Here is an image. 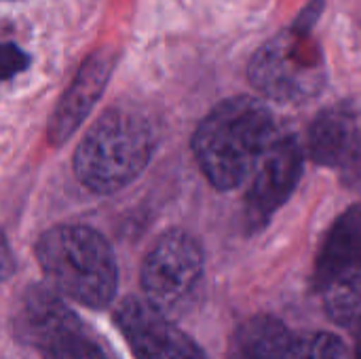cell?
<instances>
[{
    "mask_svg": "<svg viewBox=\"0 0 361 359\" xmlns=\"http://www.w3.org/2000/svg\"><path fill=\"white\" fill-rule=\"evenodd\" d=\"M275 140L273 114L264 102L237 95L220 102L192 138L195 157L218 190H233L258 169Z\"/></svg>",
    "mask_w": 361,
    "mask_h": 359,
    "instance_id": "6da1fadb",
    "label": "cell"
},
{
    "mask_svg": "<svg viewBox=\"0 0 361 359\" xmlns=\"http://www.w3.org/2000/svg\"><path fill=\"white\" fill-rule=\"evenodd\" d=\"M38 264L59 294L91 307H106L118 286V267L110 243L80 224L53 226L36 243Z\"/></svg>",
    "mask_w": 361,
    "mask_h": 359,
    "instance_id": "7a4b0ae2",
    "label": "cell"
},
{
    "mask_svg": "<svg viewBox=\"0 0 361 359\" xmlns=\"http://www.w3.org/2000/svg\"><path fill=\"white\" fill-rule=\"evenodd\" d=\"M154 150V127L135 108H108L85 133L74 154L78 180L95 193H114L133 182Z\"/></svg>",
    "mask_w": 361,
    "mask_h": 359,
    "instance_id": "3957f363",
    "label": "cell"
},
{
    "mask_svg": "<svg viewBox=\"0 0 361 359\" xmlns=\"http://www.w3.org/2000/svg\"><path fill=\"white\" fill-rule=\"evenodd\" d=\"M322 8L315 0L292 28L267 40L250 61V80L269 99L302 104L322 93L326 85V61L311 28Z\"/></svg>",
    "mask_w": 361,
    "mask_h": 359,
    "instance_id": "277c9868",
    "label": "cell"
},
{
    "mask_svg": "<svg viewBox=\"0 0 361 359\" xmlns=\"http://www.w3.org/2000/svg\"><path fill=\"white\" fill-rule=\"evenodd\" d=\"M203 250L184 231L165 233L142 264L146 298L167 315L180 309L203 277Z\"/></svg>",
    "mask_w": 361,
    "mask_h": 359,
    "instance_id": "5b68a950",
    "label": "cell"
},
{
    "mask_svg": "<svg viewBox=\"0 0 361 359\" xmlns=\"http://www.w3.org/2000/svg\"><path fill=\"white\" fill-rule=\"evenodd\" d=\"M114 320L135 359H205L199 345L148 298H125Z\"/></svg>",
    "mask_w": 361,
    "mask_h": 359,
    "instance_id": "8992f818",
    "label": "cell"
},
{
    "mask_svg": "<svg viewBox=\"0 0 361 359\" xmlns=\"http://www.w3.org/2000/svg\"><path fill=\"white\" fill-rule=\"evenodd\" d=\"M53 286H30L13 317L15 339L32 349L49 353L78 336L82 324Z\"/></svg>",
    "mask_w": 361,
    "mask_h": 359,
    "instance_id": "52a82bcc",
    "label": "cell"
},
{
    "mask_svg": "<svg viewBox=\"0 0 361 359\" xmlns=\"http://www.w3.org/2000/svg\"><path fill=\"white\" fill-rule=\"evenodd\" d=\"M305 167V150L294 135H275L245 197L247 220L262 226L294 193Z\"/></svg>",
    "mask_w": 361,
    "mask_h": 359,
    "instance_id": "ba28073f",
    "label": "cell"
},
{
    "mask_svg": "<svg viewBox=\"0 0 361 359\" xmlns=\"http://www.w3.org/2000/svg\"><path fill=\"white\" fill-rule=\"evenodd\" d=\"M307 148L317 165L343 171L353 182L361 180V118L347 106L326 108L309 129Z\"/></svg>",
    "mask_w": 361,
    "mask_h": 359,
    "instance_id": "9c48e42d",
    "label": "cell"
},
{
    "mask_svg": "<svg viewBox=\"0 0 361 359\" xmlns=\"http://www.w3.org/2000/svg\"><path fill=\"white\" fill-rule=\"evenodd\" d=\"M114 68V53L95 51L91 53L80 70L76 72L74 80L57 102V108L49 121V142L59 146L82 125V121L91 114L93 106L102 97L110 74Z\"/></svg>",
    "mask_w": 361,
    "mask_h": 359,
    "instance_id": "30bf717a",
    "label": "cell"
},
{
    "mask_svg": "<svg viewBox=\"0 0 361 359\" xmlns=\"http://www.w3.org/2000/svg\"><path fill=\"white\" fill-rule=\"evenodd\" d=\"M357 269H361V205H353L328 233L319 252L315 277L322 288L332 277Z\"/></svg>",
    "mask_w": 361,
    "mask_h": 359,
    "instance_id": "8fae6325",
    "label": "cell"
},
{
    "mask_svg": "<svg viewBox=\"0 0 361 359\" xmlns=\"http://www.w3.org/2000/svg\"><path fill=\"white\" fill-rule=\"evenodd\" d=\"M292 343L294 336L283 322L256 315L235 330L228 359H286Z\"/></svg>",
    "mask_w": 361,
    "mask_h": 359,
    "instance_id": "7c38bea8",
    "label": "cell"
},
{
    "mask_svg": "<svg viewBox=\"0 0 361 359\" xmlns=\"http://www.w3.org/2000/svg\"><path fill=\"white\" fill-rule=\"evenodd\" d=\"M324 307L330 320L345 328L361 324V269L347 271L322 286Z\"/></svg>",
    "mask_w": 361,
    "mask_h": 359,
    "instance_id": "4fadbf2b",
    "label": "cell"
},
{
    "mask_svg": "<svg viewBox=\"0 0 361 359\" xmlns=\"http://www.w3.org/2000/svg\"><path fill=\"white\" fill-rule=\"evenodd\" d=\"M286 359H347L343 341L328 332L294 339Z\"/></svg>",
    "mask_w": 361,
    "mask_h": 359,
    "instance_id": "5bb4252c",
    "label": "cell"
},
{
    "mask_svg": "<svg viewBox=\"0 0 361 359\" xmlns=\"http://www.w3.org/2000/svg\"><path fill=\"white\" fill-rule=\"evenodd\" d=\"M44 359H106V355L97 345H93L85 336H78V339L44 353Z\"/></svg>",
    "mask_w": 361,
    "mask_h": 359,
    "instance_id": "9a60e30c",
    "label": "cell"
},
{
    "mask_svg": "<svg viewBox=\"0 0 361 359\" xmlns=\"http://www.w3.org/2000/svg\"><path fill=\"white\" fill-rule=\"evenodd\" d=\"M27 63H30V57L17 47V44H13V42H6L4 47H2V61H0V66H2V76L8 80L11 76H15L17 72H23L25 68H27Z\"/></svg>",
    "mask_w": 361,
    "mask_h": 359,
    "instance_id": "2e32d148",
    "label": "cell"
},
{
    "mask_svg": "<svg viewBox=\"0 0 361 359\" xmlns=\"http://www.w3.org/2000/svg\"><path fill=\"white\" fill-rule=\"evenodd\" d=\"M357 330V347H355V359H361V324L355 328Z\"/></svg>",
    "mask_w": 361,
    "mask_h": 359,
    "instance_id": "e0dca14e",
    "label": "cell"
}]
</instances>
